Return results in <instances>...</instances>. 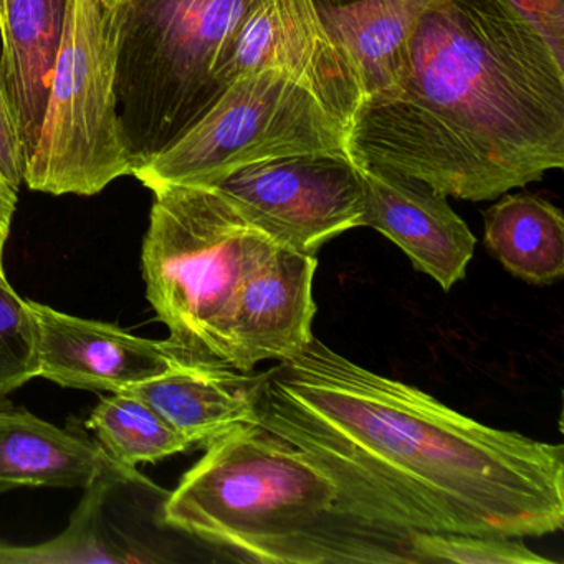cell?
Returning <instances> with one entry per match:
<instances>
[{
  "mask_svg": "<svg viewBox=\"0 0 564 564\" xmlns=\"http://www.w3.org/2000/svg\"><path fill=\"white\" fill-rule=\"evenodd\" d=\"M2 256H4V249H0V276H4V265H2Z\"/></svg>",
  "mask_w": 564,
  "mask_h": 564,
  "instance_id": "cell-25",
  "label": "cell"
},
{
  "mask_svg": "<svg viewBox=\"0 0 564 564\" xmlns=\"http://www.w3.org/2000/svg\"><path fill=\"white\" fill-rule=\"evenodd\" d=\"M111 481H100L88 488L87 500L74 518L70 530L57 540L39 546L22 547L0 541V563H123L130 561L115 554L91 533V520L100 508L101 498Z\"/></svg>",
  "mask_w": 564,
  "mask_h": 564,
  "instance_id": "cell-21",
  "label": "cell"
},
{
  "mask_svg": "<svg viewBox=\"0 0 564 564\" xmlns=\"http://www.w3.org/2000/svg\"><path fill=\"white\" fill-rule=\"evenodd\" d=\"M15 206H18V189H14L0 174V249H4L8 240Z\"/></svg>",
  "mask_w": 564,
  "mask_h": 564,
  "instance_id": "cell-24",
  "label": "cell"
},
{
  "mask_svg": "<svg viewBox=\"0 0 564 564\" xmlns=\"http://www.w3.org/2000/svg\"><path fill=\"white\" fill-rule=\"evenodd\" d=\"M115 91L134 171L216 104V67L257 0H105Z\"/></svg>",
  "mask_w": 564,
  "mask_h": 564,
  "instance_id": "cell-4",
  "label": "cell"
},
{
  "mask_svg": "<svg viewBox=\"0 0 564 564\" xmlns=\"http://www.w3.org/2000/svg\"><path fill=\"white\" fill-rule=\"evenodd\" d=\"M276 246L316 256L361 227L365 191L348 154L310 153L249 164L213 184Z\"/></svg>",
  "mask_w": 564,
  "mask_h": 564,
  "instance_id": "cell-8",
  "label": "cell"
},
{
  "mask_svg": "<svg viewBox=\"0 0 564 564\" xmlns=\"http://www.w3.org/2000/svg\"><path fill=\"white\" fill-rule=\"evenodd\" d=\"M275 70L308 90L348 130L365 101L346 55L316 18L312 0H257L216 67L226 88L242 75Z\"/></svg>",
  "mask_w": 564,
  "mask_h": 564,
  "instance_id": "cell-9",
  "label": "cell"
},
{
  "mask_svg": "<svg viewBox=\"0 0 564 564\" xmlns=\"http://www.w3.org/2000/svg\"><path fill=\"white\" fill-rule=\"evenodd\" d=\"M163 521L259 563L417 564L411 536L349 513L322 467L257 424L207 442L164 501Z\"/></svg>",
  "mask_w": 564,
  "mask_h": 564,
  "instance_id": "cell-3",
  "label": "cell"
},
{
  "mask_svg": "<svg viewBox=\"0 0 564 564\" xmlns=\"http://www.w3.org/2000/svg\"><path fill=\"white\" fill-rule=\"evenodd\" d=\"M432 2L312 0V6L328 37L355 68L368 100L401 80L408 68L409 41Z\"/></svg>",
  "mask_w": 564,
  "mask_h": 564,
  "instance_id": "cell-15",
  "label": "cell"
},
{
  "mask_svg": "<svg viewBox=\"0 0 564 564\" xmlns=\"http://www.w3.org/2000/svg\"><path fill=\"white\" fill-rule=\"evenodd\" d=\"M415 563L551 564L518 538L467 533H412Z\"/></svg>",
  "mask_w": 564,
  "mask_h": 564,
  "instance_id": "cell-20",
  "label": "cell"
},
{
  "mask_svg": "<svg viewBox=\"0 0 564 564\" xmlns=\"http://www.w3.org/2000/svg\"><path fill=\"white\" fill-rule=\"evenodd\" d=\"M358 170L365 191L361 227L392 240L415 270L434 279L445 292L464 280L477 239L447 196L382 167L358 164Z\"/></svg>",
  "mask_w": 564,
  "mask_h": 564,
  "instance_id": "cell-12",
  "label": "cell"
},
{
  "mask_svg": "<svg viewBox=\"0 0 564 564\" xmlns=\"http://www.w3.org/2000/svg\"><path fill=\"white\" fill-rule=\"evenodd\" d=\"M67 12L68 0H4L0 75L14 108L28 160L41 137Z\"/></svg>",
  "mask_w": 564,
  "mask_h": 564,
  "instance_id": "cell-16",
  "label": "cell"
},
{
  "mask_svg": "<svg viewBox=\"0 0 564 564\" xmlns=\"http://www.w3.org/2000/svg\"><path fill=\"white\" fill-rule=\"evenodd\" d=\"M346 133L308 90L285 75L252 72L227 85L197 123L133 176L151 191L170 184L213 186L267 160L348 154Z\"/></svg>",
  "mask_w": 564,
  "mask_h": 564,
  "instance_id": "cell-7",
  "label": "cell"
},
{
  "mask_svg": "<svg viewBox=\"0 0 564 564\" xmlns=\"http://www.w3.org/2000/svg\"><path fill=\"white\" fill-rule=\"evenodd\" d=\"M263 372L187 352L167 375L127 389L150 402L191 444L206 445L237 425L253 424Z\"/></svg>",
  "mask_w": 564,
  "mask_h": 564,
  "instance_id": "cell-13",
  "label": "cell"
},
{
  "mask_svg": "<svg viewBox=\"0 0 564 564\" xmlns=\"http://www.w3.org/2000/svg\"><path fill=\"white\" fill-rule=\"evenodd\" d=\"M25 164H28V156H25L21 131H19L4 78L0 75V174L14 189L19 191L24 183Z\"/></svg>",
  "mask_w": 564,
  "mask_h": 564,
  "instance_id": "cell-22",
  "label": "cell"
},
{
  "mask_svg": "<svg viewBox=\"0 0 564 564\" xmlns=\"http://www.w3.org/2000/svg\"><path fill=\"white\" fill-rule=\"evenodd\" d=\"M349 158L455 199L494 200L564 166V62L510 0H434L401 80L362 101Z\"/></svg>",
  "mask_w": 564,
  "mask_h": 564,
  "instance_id": "cell-2",
  "label": "cell"
},
{
  "mask_svg": "<svg viewBox=\"0 0 564 564\" xmlns=\"http://www.w3.org/2000/svg\"><path fill=\"white\" fill-rule=\"evenodd\" d=\"M104 2H105V0H104Z\"/></svg>",
  "mask_w": 564,
  "mask_h": 564,
  "instance_id": "cell-26",
  "label": "cell"
},
{
  "mask_svg": "<svg viewBox=\"0 0 564 564\" xmlns=\"http://www.w3.org/2000/svg\"><path fill=\"white\" fill-rule=\"evenodd\" d=\"M564 62V0H510Z\"/></svg>",
  "mask_w": 564,
  "mask_h": 564,
  "instance_id": "cell-23",
  "label": "cell"
},
{
  "mask_svg": "<svg viewBox=\"0 0 564 564\" xmlns=\"http://www.w3.org/2000/svg\"><path fill=\"white\" fill-rule=\"evenodd\" d=\"M488 252L517 279L551 285L564 275V217L533 193L503 194L484 214Z\"/></svg>",
  "mask_w": 564,
  "mask_h": 564,
  "instance_id": "cell-17",
  "label": "cell"
},
{
  "mask_svg": "<svg viewBox=\"0 0 564 564\" xmlns=\"http://www.w3.org/2000/svg\"><path fill=\"white\" fill-rule=\"evenodd\" d=\"M41 376L39 326L29 300L0 276V395Z\"/></svg>",
  "mask_w": 564,
  "mask_h": 564,
  "instance_id": "cell-19",
  "label": "cell"
},
{
  "mask_svg": "<svg viewBox=\"0 0 564 564\" xmlns=\"http://www.w3.org/2000/svg\"><path fill=\"white\" fill-rule=\"evenodd\" d=\"M113 29L104 0H68L41 137L24 183L39 193L95 196L133 176L115 91Z\"/></svg>",
  "mask_w": 564,
  "mask_h": 564,
  "instance_id": "cell-6",
  "label": "cell"
},
{
  "mask_svg": "<svg viewBox=\"0 0 564 564\" xmlns=\"http://www.w3.org/2000/svg\"><path fill=\"white\" fill-rule=\"evenodd\" d=\"M39 326L41 376L64 388L121 392L183 365L176 343L138 338L107 323L31 302Z\"/></svg>",
  "mask_w": 564,
  "mask_h": 564,
  "instance_id": "cell-10",
  "label": "cell"
},
{
  "mask_svg": "<svg viewBox=\"0 0 564 564\" xmlns=\"http://www.w3.org/2000/svg\"><path fill=\"white\" fill-rule=\"evenodd\" d=\"M87 427L97 435L105 452L128 468L153 464L193 447L189 438L150 402L128 391L104 399L91 412Z\"/></svg>",
  "mask_w": 564,
  "mask_h": 564,
  "instance_id": "cell-18",
  "label": "cell"
},
{
  "mask_svg": "<svg viewBox=\"0 0 564 564\" xmlns=\"http://www.w3.org/2000/svg\"><path fill=\"white\" fill-rule=\"evenodd\" d=\"M253 424L308 455L349 513L381 530L518 540L563 530V445L481 424L316 336L263 371Z\"/></svg>",
  "mask_w": 564,
  "mask_h": 564,
  "instance_id": "cell-1",
  "label": "cell"
},
{
  "mask_svg": "<svg viewBox=\"0 0 564 564\" xmlns=\"http://www.w3.org/2000/svg\"><path fill=\"white\" fill-rule=\"evenodd\" d=\"M316 256L279 247L243 280L230 310L229 365L252 372L259 362L295 358L313 336Z\"/></svg>",
  "mask_w": 564,
  "mask_h": 564,
  "instance_id": "cell-11",
  "label": "cell"
},
{
  "mask_svg": "<svg viewBox=\"0 0 564 564\" xmlns=\"http://www.w3.org/2000/svg\"><path fill=\"white\" fill-rule=\"evenodd\" d=\"M101 445L25 411L0 412V494L22 487L88 488L130 478Z\"/></svg>",
  "mask_w": 564,
  "mask_h": 564,
  "instance_id": "cell-14",
  "label": "cell"
},
{
  "mask_svg": "<svg viewBox=\"0 0 564 564\" xmlns=\"http://www.w3.org/2000/svg\"><path fill=\"white\" fill-rule=\"evenodd\" d=\"M153 193L143 246L148 299L171 341L229 365L234 300L280 246L214 187L170 184Z\"/></svg>",
  "mask_w": 564,
  "mask_h": 564,
  "instance_id": "cell-5",
  "label": "cell"
}]
</instances>
